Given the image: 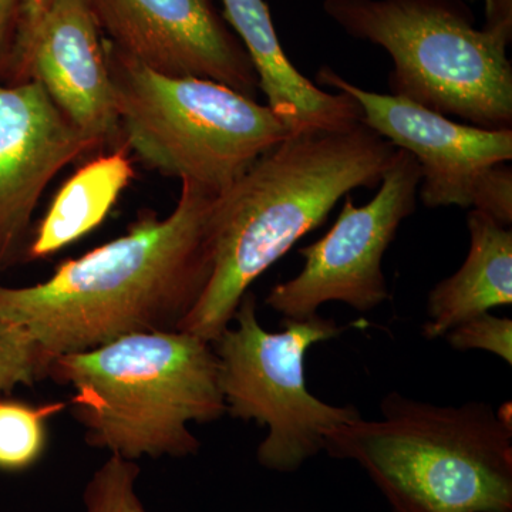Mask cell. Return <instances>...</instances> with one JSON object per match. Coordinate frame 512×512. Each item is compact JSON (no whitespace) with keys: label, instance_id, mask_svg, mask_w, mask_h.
<instances>
[{"label":"cell","instance_id":"5b68a950","mask_svg":"<svg viewBox=\"0 0 512 512\" xmlns=\"http://www.w3.org/2000/svg\"><path fill=\"white\" fill-rule=\"evenodd\" d=\"M121 146L148 167L220 195L289 137L274 111L212 80L171 77L104 40Z\"/></svg>","mask_w":512,"mask_h":512},{"label":"cell","instance_id":"7c38bea8","mask_svg":"<svg viewBox=\"0 0 512 512\" xmlns=\"http://www.w3.org/2000/svg\"><path fill=\"white\" fill-rule=\"evenodd\" d=\"M36 80L99 146H121L106 47L87 0H56L40 23L20 82Z\"/></svg>","mask_w":512,"mask_h":512},{"label":"cell","instance_id":"ffe728a7","mask_svg":"<svg viewBox=\"0 0 512 512\" xmlns=\"http://www.w3.org/2000/svg\"><path fill=\"white\" fill-rule=\"evenodd\" d=\"M55 2L56 0H20L12 49H10L8 64L3 73V80L6 83L20 82L23 64H25L37 29Z\"/></svg>","mask_w":512,"mask_h":512},{"label":"cell","instance_id":"3957f363","mask_svg":"<svg viewBox=\"0 0 512 512\" xmlns=\"http://www.w3.org/2000/svg\"><path fill=\"white\" fill-rule=\"evenodd\" d=\"M380 413L330 431L325 451L359 464L393 512H512L505 404L436 406L392 392Z\"/></svg>","mask_w":512,"mask_h":512},{"label":"cell","instance_id":"8992f818","mask_svg":"<svg viewBox=\"0 0 512 512\" xmlns=\"http://www.w3.org/2000/svg\"><path fill=\"white\" fill-rule=\"evenodd\" d=\"M323 9L389 53L393 96L471 126L512 127V36L474 28L454 0H325Z\"/></svg>","mask_w":512,"mask_h":512},{"label":"cell","instance_id":"603a6c76","mask_svg":"<svg viewBox=\"0 0 512 512\" xmlns=\"http://www.w3.org/2000/svg\"><path fill=\"white\" fill-rule=\"evenodd\" d=\"M485 29L512 36V0H484Z\"/></svg>","mask_w":512,"mask_h":512},{"label":"cell","instance_id":"4fadbf2b","mask_svg":"<svg viewBox=\"0 0 512 512\" xmlns=\"http://www.w3.org/2000/svg\"><path fill=\"white\" fill-rule=\"evenodd\" d=\"M227 20L254 66L259 90L289 136L338 133L362 123V111L345 93H330L293 66L281 45L265 0H222Z\"/></svg>","mask_w":512,"mask_h":512},{"label":"cell","instance_id":"7a4b0ae2","mask_svg":"<svg viewBox=\"0 0 512 512\" xmlns=\"http://www.w3.org/2000/svg\"><path fill=\"white\" fill-rule=\"evenodd\" d=\"M397 148L363 123L338 133L286 137L217 195L214 261L183 332L214 343L265 271L320 227L340 198L376 188Z\"/></svg>","mask_w":512,"mask_h":512},{"label":"cell","instance_id":"5bb4252c","mask_svg":"<svg viewBox=\"0 0 512 512\" xmlns=\"http://www.w3.org/2000/svg\"><path fill=\"white\" fill-rule=\"evenodd\" d=\"M470 248L464 264L439 282L427 298L423 336L444 338L451 329L512 305V229L484 212L467 217Z\"/></svg>","mask_w":512,"mask_h":512},{"label":"cell","instance_id":"ac0fdd59","mask_svg":"<svg viewBox=\"0 0 512 512\" xmlns=\"http://www.w3.org/2000/svg\"><path fill=\"white\" fill-rule=\"evenodd\" d=\"M50 360L25 330L0 318V396L47 376Z\"/></svg>","mask_w":512,"mask_h":512},{"label":"cell","instance_id":"ba28073f","mask_svg":"<svg viewBox=\"0 0 512 512\" xmlns=\"http://www.w3.org/2000/svg\"><path fill=\"white\" fill-rule=\"evenodd\" d=\"M420 165L397 148L372 201L356 207L350 195L338 220L319 241L299 249L305 264L298 275L275 285L266 305L288 319L316 315L340 302L370 312L389 299L383 258L404 220L417 208Z\"/></svg>","mask_w":512,"mask_h":512},{"label":"cell","instance_id":"277c9868","mask_svg":"<svg viewBox=\"0 0 512 512\" xmlns=\"http://www.w3.org/2000/svg\"><path fill=\"white\" fill-rule=\"evenodd\" d=\"M47 376L73 387V414L92 447L136 461L187 457L190 423L227 413L214 346L183 330L134 333L50 360Z\"/></svg>","mask_w":512,"mask_h":512},{"label":"cell","instance_id":"7402d4cb","mask_svg":"<svg viewBox=\"0 0 512 512\" xmlns=\"http://www.w3.org/2000/svg\"><path fill=\"white\" fill-rule=\"evenodd\" d=\"M19 6L20 0H0V77H3L8 64Z\"/></svg>","mask_w":512,"mask_h":512},{"label":"cell","instance_id":"52a82bcc","mask_svg":"<svg viewBox=\"0 0 512 512\" xmlns=\"http://www.w3.org/2000/svg\"><path fill=\"white\" fill-rule=\"evenodd\" d=\"M235 326L212 343L227 413L268 429L256 450L266 470L292 473L325 451L326 437L342 424L362 419L353 406H332L309 392L305 359L309 349L338 338L349 326L319 313L284 318L281 332L262 328L254 293L247 292Z\"/></svg>","mask_w":512,"mask_h":512},{"label":"cell","instance_id":"30bf717a","mask_svg":"<svg viewBox=\"0 0 512 512\" xmlns=\"http://www.w3.org/2000/svg\"><path fill=\"white\" fill-rule=\"evenodd\" d=\"M316 82L352 97L365 126L416 158L426 207L470 208L483 175L511 161V128L457 123L403 97L362 89L328 66L320 67Z\"/></svg>","mask_w":512,"mask_h":512},{"label":"cell","instance_id":"9c48e42d","mask_svg":"<svg viewBox=\"0 0 512 512\" xmlns=\"http://www.w3.org/2000/svg\"><path fill=\"white\" fill-rule=\"evenodd\" d=\"M114 50L153 72L225 84L255 99L254 66L212 0H87Z\"/></svg>","mask_w":512,"mask_h":512},{"label":"cell","instance_id":"44dd1931","mask_svg":"<svg viewBox=\"0 0 512 512\" xmlns=\"http://www.w3.org/2000/svg\"><path fill=\"white\" fill-rule=\"evenodd\" d=\"M473 210L490 215L495 221L511 227L512 222V170L505 164L490 168L481 178L474 192Z\"/></svg>","mask_w":512,"mask_h":512},{"label":"cell","instance_id":"8fae6325","mask_svg":"<svg viewBox=\"0 0 512 512\" xmlns=\"http://www.w3.org/2000/svg\"><path fill=\"white\" fill-rule=\"evenodd\" d=\"M97 147L42 84L0 77V272L25 259L33 214L53 178Z\"/></svg>","mask_w":512,"mask_h":512},{"label":"cell","instance_id":"cb8c5ba5","mask_svg":"<svg viewBox=\"0 0 512 512\" xmlns=\"http://www.w3.org/2000/svg\"><path fill=\"white\" fill-rule=\"evenodd\" d=\"M468 2H478V0H468Z\"/></svg>","mask_w":512,"mask_h":512},{"label":"cell","instance_id":"9a60e30c","mask_svg":"<svg viewBox=\"0 0 512 512\" xmlns=\"http://www.w3.org/2000/svg\"><path fill=\"white\" fill-rule=\"evenodd\" d=\"M127 151L124 146L114 148L84 165L63 185L30 239L25 259L36 261L56 254L106 220L134 178Z\"/></svg>","mask_w":512,"mask_h":512},{"label":"cell","instance_id":"d6986e66","mask_svg":"<svg viewBox=\"0 0 512 512\" xmlns=\"http://www.w3.org/2000/svg\"><path fill=\"white\" fill-rule=\"evenodd\" d=\"M444 338L448 345L461 352L484 350L512 365V320L498 318L488 312L461 323Z\"/></svg>","mask_w":512,"mask_h":512},{"label":"cell","instance_id":"6da1fadb","mask_svg":"<svg viewBox=\"0 0 512 512\" xmlns=\"http://www.w3.org/2000/svg\"><path fill=\"white\" fill-rule=\"evenodd\" d=\"M215 198L181 181L177 205L163 220L148 212L126 235L67 259L40 284H0V318L52 359L134 333L180 329L211 278Z\"/></svg>","mask_w":512,"mask_h":512},{"label":"cell","instance_id":"e0dca14e","mask_svg":"<svg viewBox=\"0 0 512 512\" xmlns=\"http://www.w3.org/2000/svg\"><path fill=\"white\" fill-rule=\"evenodd\" d=\"M138 476L136 461L110 456L84 488L86 512H148L136 493Z\"/></svg>","mask_w":512,"mask_h":512},{"label":"cell","instance_id":"2e32d148","mask_svg":"<svg viewBox=\"0 0 512 512\" xmlns=\"http://www.w3.org/2000/svg\"><path fill=\"white\" fill-rule=\"evenodd\" d=\"M64 407V403L32 406L0 399V471L18 473L35 466L46 448V421Z\"/></svg>","mask_w":512,"mask_h":512}]
</instances>
